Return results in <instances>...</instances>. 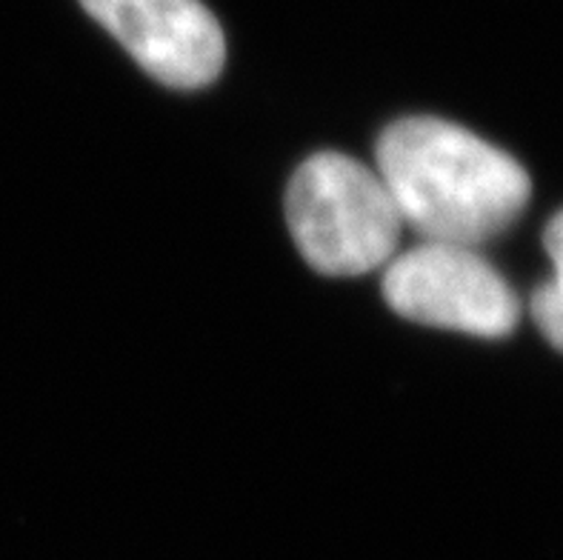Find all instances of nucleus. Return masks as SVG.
I'll return each instance as SVG.
<instances>
[{"label":"nucleus","instance_id":"1","mask_svg":"<svg viewBox=\"0 0 563 560\" xmlns=\"http://www.w3.org/2000/svg\"><path fill=\"white\" fill-rule=\"evenodd\" d=\"M375 164L404 227L429 243L478 249L521 218L532 191L515 157L427 114L389 123L375 143Z\"/></svg>","mask_w":563,"mask_h":560},{"label":"nucleus","instance_id":"2","mask_svg":"<svg viewBox=\"0 0 563 560\" xmlns=\"http://www.w3.org/2000/svg\"><path fill=\"white\" fill-rule=\"evenodd\" d=\"M286 223L314 272L357 277L386 266L404 220L380 175L341 152H318L286 186Z\"/></svg>","mask_w":563,"mask_h":560},{"label":"nucleus","instance_id":"3","mask_svg":"<svg viewBox=\"0 0 563 560\" xmlns=\"http://www.w3.org/2000/svg\"><path fill=\"white\" fill-rule=\"evenodd\" d=\"M384 298L400 318L452 332L504 338L521 304L507 277L472 246L429 243L386 263Z\"/></svg>","mask_w":563,"mask_h":560},{"label":"nucleus","instance_id":"4","mask_svg":"<svg viewBox=\"0 0 563 560\" xmlns=\"http://www.w3.org/2000/svg\"><path fill=\"white\" fill-rule=\"evenodd\" d=\"M152 78L169 89H203L227 61L223 29L200 0H80Z\"/></svg>","mask_w":563,"mask_h":560},{"label":"nucleus","instance_id":"5","mask_svg":"<svg viewBox=\"0 0 563 560\" xmlns=\"http://www.w3.org/2000/svg\"><path fill=\"white\" fill-rule=\"evenodd\" d=\"M543 243H547V255H550L555 275L552 281L538 286L532 295V318L543 338L563 349V212L552 218L547 234H543Z\"/></svg>","mask_w":563,"mask_h":560}]
</instances>
